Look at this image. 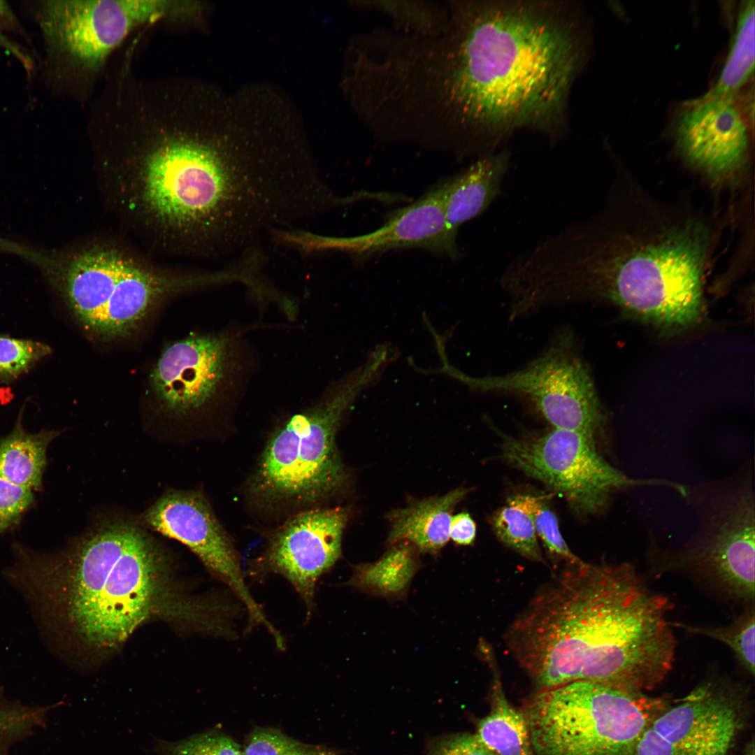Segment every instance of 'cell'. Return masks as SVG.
<instances>
[{
	"instance_id": "cell-1",
	"label": "cell",
	"mask_w": 755,
	"mask_h": 755,
	"mask_svg": "<svg viewBox=\"0 0 755 755\" xmlns=\"http://www.w3.org/2000/svg\"><path fill=\"white\" fill-rule=\"evenodd\" d=\"M445 2L443 33L401 35L387 56V99L404 135L459 159H477L494 153L517 129L557 134L586 54L571 7Z\"/></svg>"
},
{
	"instance_id": "cell-2",
	"label": "cell",
	"mask_w": 755,
	"mask_h": 755,
	"mask_svg": "<svg viewBox=\"0 0 755 755\" xmlns=\"http://www.w3.org/2000/svg\"><path fill=\"white\" fill-rule=\"evenodd\" d=\"M136 87L116 96L113 127L92 138L106 206L129 231L167 254L217 257L247 248L276 206L272 168L189 129L178 83Z\"/></svg>"
},
{
	"instance_id": "cell-3",
	"label": "cell",
	"mask_w": 755,
	"mask_h": 755,
	"mask_svg": "<svg viewBox=\"0 0 755 755\" xmlns=\"http://www.w3.org/2000/svg\"><path fill=\"white\" fill-rule=\"evenodd\" d=\"M13 552L4 577L57 645L104 654L154 619L216 637L231 630V600L182 592L167 553L134 520L99 521L58 554L18 545Z\"/></svg>"
},
{
	"instance_id": "cell-4",
	"label": "cell",
	"mask_w": 755,
	"mask_h": 755,
	"mask_svg": "<svg viewBox=\"0 0 755 755\" xmlns=\"http://www.w3.org/2000/svg\"><path fill=\"white\" fill-rule=\"evenodd\" d=\"M569 566L506 633L508 650L535 691L575 681L636 693L654 688L675 659L668 599L628 563Z\"/></svg>"
},
{
	"instance_id": "cell-5",
	"label": "cell",
	"mask_w": 755,
	"mask_h": 755,
	"mask_svg": "<svg viewBox=\"0 0 755 755\" xmlns=\"http://www.w3.org/2000/svg\"><path fill=\"white\" fill-rule=\"evenodd\" d=\"M654 217L626 226L610 210L577 220L523 252L518 273L536 309L597 301L656 327L701 318L710 236L698 220Z\"/></svg>"
},
{
	"instance_id": "cell-6",
	"label": "cell",
	"mask_w": 755,
	"mask_h": 755,
	"mask_svg": "<svg viewBox=\"0 0 755 755\" xmlns=\"http://www.w3.org/2000/svg\"><path fill=\"white\" fill-rule=\"evenodd\" d=\"M43 270L80 326L102 340L129 337L164 300L215 287V275L157 264L129 243L92 235L60 250L37 252Z\"/></svg>"
},
{
	"instance_id": "cell-7",
	"label": "cell",
	"mask_w": 755,
	"mask_h": 755,
	"mask_svg": "<svg viewBox=\"0 0 755 755\" xmlns=\"http://www.w3.org/2000/svg\"><path fill=\"white\" fill-rule=\"evenodd\" d=\"M389 366L371 351L360 366L332 382L306 408L282 420L271 432L245 484L246 497L264 515H285L323 507L346 487L349 474L336 435L363 391Z\"/></svg>"
},
{
	"instance_id": "cell-8",
	"label": "cell",
	"mask_w": 755,
	"mask_h": 755,
	"mask_svg": "<svg viewBox=\"0 0 755 755\" xmlns=\"http://www.w3.org/2000/svg\"><path fill=\"white\" fill-rule=\"evenodd\" d=\"M664 710L643 693L587 681L535 691L521 708L535 755H629Z\"/></svg>"
},
{
	"instance_id": "cell-9",
	"label": "cell",
	"mask_w": 755,
	"mask_h": 755,
	"mask_svg": "<svg viewBox=\"0 0 755 755\" xmlns=\"http://www.w3.org/2000/svg\"><path fill=\"white\" fill-rule=\"evenodd\" d=\"M45 55V73L55 87L95 76L129 34L161 19L191 15L180 0H45L34 6Z\"/></svg>"
},
{
	"instance_id": "cell-10",
	"label": "cell",
	"mask_w": 755,
	"mask_h": 755,
	"mask_svg": "<svg viewBox=\"0 0 755 755\" xmlns=\"http://www.w3.org/2000/svg\"><path fill=\"white\" fill-rule=\"evenodd\" d=\"M246 331L229 327L190 335L166 347L150 376L162 408L179 416L210 412L230 416L259 364Z\"/></svg>"
},
{
	"instance_id": "cell-11",
	"label": "cell",
	"mask_w": 755,
	"mask_h": 755,
	"mask_svg": "<svg viewBox=\"0 0 755 755\" xmlns=\"http://www.w3.org/2000/svg\"><path fill=\"white\" fill-rule=\"evenodd\" d=\"M698 517L684 548L667 560L707 570L738 598H754L755 496L749 461L733 475L693 487L683 496Z\"/></svg>"
},
{
	"instance_id": "cell-12",
	"label": "cell",
	"mask_w": 755,
	"mask_h": 755,
	"mask_svg": "<svg viewBox=\"0 0 755 755\" xmlns=\"http://www.w3.org/2000/svg\"><path fill=\"white\" fill-rule=\"evenodd\" d=\"M439 370L472 391L526 400L554 429L595 438L605 421L592 376L570 334L559 336L537 358L505 374L468 375L445 360Z\"/></svg>"
},
{
	"instance_id": "cell-13",
	"label": "cell",
	"mask_w": 755,
	"mask_h": 755,
	"mask_svg": "<svg viewBox=\"0 0 755 755\" xmlns=\"http://www.w3.org/2000/svg\"><path fill=\"white\" fill-rule=\"evenodd\" d=\"M503 457L510 464L563 495L575 510L602 511L617 492L636 487L676 483L634 479L610 464L598 452L595 438L553 428L536 436L508 438Z\"/></svg>"
},
{
	"instance_id": "cell-14",
	"label": "cell",
	"mask_w": 755,
	"mask_h": 755,
	"mask_svg": "<svg viewBox=\"0 0 755 755\" xmlns=\"http://www.w3.org/2000/svg\"><path fill=\"white\" fill-rule=\"evenodd\" d=\"M145 526L187 546L229 588L248 614L249 627L275 628L248 590L237 549L206 496L196 490L164 493L141 515Z\"/></svg>"
},
{
	"instance_id": "cell-15",
	"label": "cell",
	"mask_w": 755,
	"mask_h": 755,
	"mask_svg": "<svg viewBox=\"0 0 755 755\" xmlns=\"http://www.w3.org/2000/svg\"><path fill=\"white\" fill-rule=\"evenodd\" d=\"M348 509L319 507L286 518L269 535L263 552L251 566L253 575L284 577L304 601L313 607L316 584L340 557Z\"/></svg>"
},
{
	"instance_id": "cell-16",
	"label": "cell",
	"mask_w": 755,
	"mask_h": 755,
	"mask_svg": "<svg viewBox=\"0 0 755 755\" xmlns=\"http://www.w3.org/2000/svg\"><path fill=\"white\" fill-rule=\"evenodd\" d=\"M749 96L711 89L686 102L674 125L677 145L683 156L700 170L727 175L745 161L754 128Z\"/></svg>"
},
{
	"instance_id": "cell-17",
	"label": "cell",
	"mask_w": 755,
	"mask_h": 755,
	"mask_svg": "<svg viewBox=\"0 0 755 755\" xmlns=\"http://www.w3.org/2000/svg\"><path fill=\"white\" fill-rule=\"evenodd\" d=\"M312 246L317 252L344 251L360 261L400 249H422L452 259L460 254L456 239L447 226L441 182L408 206L393 212L373 232L348 238L316 235Z\"/></svg>"
},
{
	"instance_id": "cell-18",
	"label": "cell",
	"mask_w": 755,
	"mask_h": 755,
	"mask_svg": "<svg viewBox=\"0 0 755 755\" xmlns=\"http://www.w3.org/2000/svg\"><path fill=\"white\" fill-rule=\"evenodd\" d=\"M739 710L738 698L708 683L666 708L651 726L677 755H728L742 727Z\"/></svg>"
},
{
	"instance_id": "cell-19",
	"label": "cell",
	"mask_w": 755,
	"mask_h": 755,
	"mask_svg": "<svg viewBox=\"0 0 755 755\" xmlns=\"http://www.w3.org/2000/svg\"><path fill=\"white\" fill-rule=\"evenodd\" d=\"M510 155L503 150L482 156L441 182L448 231L456 239L459 229L484 212L499 196L510 168Z\"/></svg>"
},
{
	"instance_id": "cell-20",
	"label": "cell",
	"mask_w": 755,
	"mask_h": 755,
	"mask_svg": "<svg viewBox=\"0 0 755 755\" xmlns=\"http://www.w3.org/2000/svg\"><path fill=\"white\" fill-rule=\"evenodd\" d=\"M468 490L457 488L447 494L413 502L389 514L391 544L405 542L418 552L437 554L450 540L452 512Z\"/></svg>"
},
{
	"instance_id": "cell-21",
	"label": "cell",
	"mask_w": 755,
	"mask_h": 755,
	"mask_svg": "<svg viewBox=\"0 0 755 755\" xmlns=\"http://www.w3.org/2000/svg\"><path fill=\"white\" fill-rule=\"evenodd\" d=\"M492 673L489 713L477 724V737L496 755H535L527 723L508 700L494 656L485 649Z\"/></svg>"
},
{
	"instance_id": "cell-22",
	"label": "cell",
	"mask_w": 755,
	"mask_h": 755,
	"mask_svg": "<svg viewBox=\"0 0 755 755\" xmlns=\"http://www.w3.org/2000/svg\"><path fill=\"white\" fill-rule=\"evenodd\" d=\"M22 410L12 431L0 438V477L15 484L38 491L46 465V451L57 431L28 433L22 424Z\"/></svg>"
},
{
	"instance_id": "cell-23",
	"label": "cell",
	"mask_w": 755,
	"mask_h": 755,
	"mask_svg": "<svg viewBox=\"0 0 755 755\" xmlns=\"http://www.w3.org/2000/svg\"><path fill=\"white\" fill-rule=\"evenodd\" d=\"M417 553L408 543L394 544L377 561L356 566L347 584L374 596L402 598L419 568Z\"/></svg>"
},
{
	"instance_id": "cell-24",
	"label": "cell",
	"mask_w": 755,
	"mask_h": 755,
	"mask_svg": "<svg viewBox=\"0 0 755 755\" xmlns=\"http://www.w3.org/2000/svg\"><path fill=\"white\" fill-rule=\"evenodd\" d=\"M359 8L379 11L388 17L394 31L421 37H436L447 27L450 12L447 3L427 1H353Z\"/></svg>"
},
{
	"instance_id": "cell-25",
	"label": "cell",
	"mask_w": 755,
	"mask_h": 755,
	"mask_svg": "<svg viewBox=\"0 0 755 755\" xmlns=\"http://www.w3.org/2000/svg\"><path fill=\"white\" fill-rule=\"evenodd\" d=\"M538 498L517 496L510 498L493 518L498 539L524 557L543 562L534 524V510Z\"/></svg>"
},
{
	"instance_id": "cell-26",
	"label": "cell",
	"mask_w": 755,
	"mask_h": 755,
	"mask_svg": "<svg viewBox=\"0 0 755 755\" xmlns=\"http://www.w3.org/2000/svg\"><path fill=\"white\" fill-rule=\"evenodd\" d=\"M754 13V1L745 2L740 10L728 57L712 89L721 92L738 93L752 78L755 57Z\"/></svg>"
},
{
	"instance_id": "cell-27",
	"label": "cell",
	"mask_w": 755,
	"mask_h": 755,
	"mask_svg": "<svg viewBox=\"0 0 755 755\" xmlns=\"http://www.w3.org/2000/svg\"><path fill=\"white\" fill-rule=\"evenodd\" d=\"M752 608L731 625L725 627L691 626L683 624H672L689 633L705 635L726 644L731 648L745 670L754 675L755 619Z\"/></svg>"
},
{
	"instance_id": "cell-28",
	"label": "cell",
	"mask_w": 755,
	"mask_h": 755,
	"mask_svg": "<svg viewBox=\"0 0 755 755\" xmlns=\"http://www.w3.org/2000/svg\"><path fill=\"white\" fill-rule=\"evenodd\" d=\"M243 755H337L324 745L296 740L277 728L254 727L245 739Z\"/></svg>"
},
{
	"instance_id": "cell-29",
	"label": "cell",
	"mask_w": 755,
	"mask_h": 755,
	"mask_svg": "<svg viewBox=\"0 0 755 755\" xmlns=\"http://www.w3.org/2000/svg\"><path fill=\"white\" fill-rule=\"evenodd\" d=\"M152 750L158 755H243V747L237 742L217 729L178 741L157 739Z\"/></svg>"
},
{
	"instance_id": "cell-30",
	"label": "cell",
	"mask_w": 755,
	"mask_h": 755,
	"mask_svg": "<svg viewBox=\"0 0 755 755\" xmlns=\"http://www.w3.org/2000/svg\"><path fill=\"white\" fill-rule=\"evenodd\" d=\"M51 352L43 343L0 334V382L17 380Z\"/></svg>"
},
{
	"instance_id": "cell-31",
	"label": "cell",
	"mask_w": 755,
	"mask_h": 755,
	"mask_svg": "<svg viewBox=\"0 0 755 755\" xmlns=\"http://www.w3.org/2000/svg\"><path fill=\"white\" fill-rule=\"evenodd\" d=\"M533 518L537 535L549 554L563 559L568 564L582 561L570 551L563 539L554 513L539 498L535 507Z\"/></svg>"
},
{
	"instance_id": "cell-32",
	"label": "cell",
	"mask_w": 755,
	"mask_h": 755,
	"mask_svg": "<svg viewBox=\"0 0 755 755\" xmlns=\"http://www.w3.org/2000/svg\"><path fill=\"white\" fill-rule=\"evenodd\" d=\"M34 503L32 490L0 477V535L16 526Z\"/></svg>"
},
{
	"instance_id": "cell-33",
	"label": "cell",
	"mask_w": 755,
	"mask_h": 755,
	"mask_svg": "<svg viewBox=\"0 0 755 755\" xmlns=\"http://www.w3.org/2000/svg\"><path fill=\"white\" fill-rule=\"evenodd\" d=\"M431 755H496L475 734L456 733L443 738L433 747Z\"/></svg>"
},
{
	"instance_id": "cell-34",
	"label": "cell",
	"mask_w": 755,
	"mask_h": 755,
	"mask_svg": "<svg viewBox=\"0 0 755 755\" xmlns=\"http://www.w3.org/2000/svg\"><path fill=\"white\" fill-rule=\"evenodd\" d=\"M629 755H677L673 745L650 725L633 744Z\"/></svg>"
},
{
	"instance_id": "cell-35",
	"label": "cell",
	"mask_w": 755,
	"mask_h": 755,
	"mask_svg": "<svg viewBox=\"0 0 755 755\" xmlns=\"http://www.w3.org/2000/svg\"><path fill=\"white\" fill-rule=\"evenodd\" d=\"M476 526L470 515L461 512L452 517L450 538L459 545L471 544L475 537Z\"/></svg>"
},
{
	"instance_id": "cell-36",
	"label": "cell",
	"mask_w": 755,
	"mask_h": 755,
	"mask_svg": "<svg viewBox=\"0 0 755 755\" xmlns=\"http://www.w3.org/2000/svg\"><path fill=\"white\" fill-rule=\"evenodd\" d=\"M0 49L5 50L12 54L20 62L29 76L32 74L34 69L33 59L27 54L26 50L10 39L1 27Z\"/></svg>"
},
{
	"instance_id": "cell-37",
	"label": "cell",
	"mask_w": 755,
	"mask_h": 755,
	"mask_svg": "<svg viewBox=\"0 0 755 755\" xmlns=\"http://www.w3.org/2000/svg\"><path fill=\"white\" fill-rule=\"evenodd\" d=\"M0 27L4 31H9L27 37V34L10 6L2 0H0Z\"/></svg>"
},
{
	"instance_id": "cell-38",
	"label": "cell",
	"mask_w": 755,
	"mask_h": 755,
	"mask_svg": "<svg viewBox=\"0 0 755 755\" xmlns=\"http://www.w3.org/2000/svg\"><path fill=\"white\" fill-rule=\"evenodd\" d=\"M18 721L16 708L0 706V734H12Z\"/></svg>"
},
{
	"instance_id": "cell-39",
	"label": "cell",
	"mask_w": 755,
	"mask_h": 755,
	"mask_svg": "<svg viewBox=\"0 0 755 755\" xmlns=\"http://www.w3.org/2000/svg\"><path fill=\"white\" fill-rule=\"evenodd\" d=\"M744 755H754V745L753 744H752L751 746H749V747L745 752Z\"/></svg>"
}]
</instances>
